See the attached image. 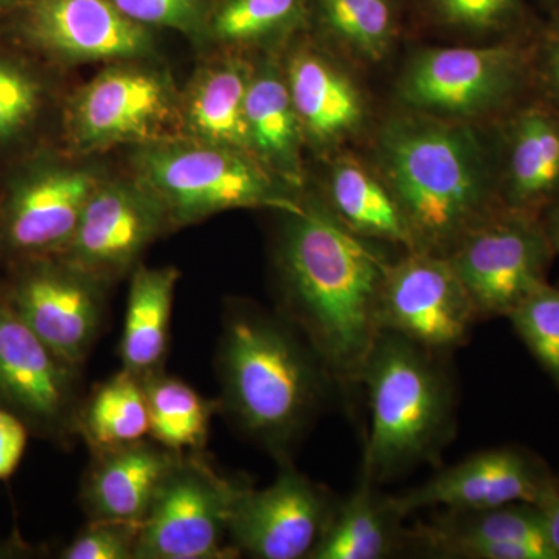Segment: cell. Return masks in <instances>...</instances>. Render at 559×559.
<instances>
[{"mask_svg": "<svg viewBox=\"0 0 559 559\" xmlns=\"http://www.w3.org/2000/svg\"><path fill=\"white\" fill-rule=\"evenodd\" d=\"M285 215L277 245L280 314L316 353L334 389H360L381 333L380 301L389 264L377 241L348 229L325 201L300 198Z\"/></svg>", "mask_w": 559, "mask_h": 559, "instance_id": "6da1fadb", "label": "cell"}, {"mask_svg": "<svg viewBox=\"0 0 559 559\" xmlns=\"http://www.w3.org/2000/svg\"><path fill=\"white\" fill-rule=\"evenodd\" d=\"M374 168L401 210L414 250L448 257L503 210L499 182L473 123L400 114L382 124Z\"/></svg>", "mask_w": 559, "mask_h": 559, "instance_id": "7a4b0ae2", "label": "cell"}, {"mask_svg": "<svg viewBox=\"0 0 559 559\" xmlns=\"http://www.w3.org/2000/svg\"><path fill=\"white\" fill-rule=\"evenodd\" d=\"M216 370L219 414L280 463L290 462L334 389L299 331L259 305L234 300L223 316Z\"/></svg>", "mask_w": 559, "mask_h": 559, "instance_id": "3957f363", "label": "cell"}, {"mask_svg": "<svg viewBox=\"0 0 559 559\" xmlns=\"http://www.w3.org/2000/svg\"><path fill=\"white\" fill-rule=\"evenodd\" d=\"M447 356L381 331L360 378L369 436L360 473L381 485L437 463L455 432L457 392Z\"/></svg>", "mask_w": 559, "mask_h": 559, "instance_id": "277c9868", "label": "cell"}, {"mask_svg": "<svg viewBox=\"0 0 559 559\" xmlns=\"http://www.w3.org/2000/svg\"><path fill=\"white\" fill-rule=\"evenodd\" d=\"M135 180L154 198L171 227L189 226L226 210L299 204L288 183L246 151L200 140L170 139L140 146Z\"/></svg>", "mask_w": 559, "mask_h": 559, "instance_id": "5b68a950", "label": "cell"}, {"mask_svg": "<svg viewBox=\"0 0 559 559\" xmlns=\"http://www.w3.org/2000/svg\"><path fill=\"white\" fill-rule=\"evenodd\" d=\"M40 148L0 173V263L57 255L68 248L87 201L103 182Z\"/></svg>", "mask_w": 559, "mask_h": 559, "instance_id": "8992f818", "label": "cell"}, {"mask_svg": "<svg viewBox=\"0 0 559 559\" xmlns=\"http://www.w3.org/2000/svg\"><path fill=\"white\" fill-rule=\"evenodd\" d=\"M248 487L213 468L204 452L180 454L140 525L135 559L237 558L230 518Z\"/></svg>", "mask_w": 559, "mask_h": 559, "instance_id": "52a82bcc", "label": "cell"}, {"mask_svg": "<svg viewBox=\"0 0 559 559\" xmlns=\"http://www.w3.org/2000/svg\"><path fill=\"white\" fill-rule=\"evenodd\" d=\"M183 124L171 81L159 70L120 64L98 73L62 109V138L73 153L178 139Z\"/></svg>", "mask_w": 559, "mask_h": 559, "instance_id": "ba28073f", "label": "cell"}, {"mask_svg": "<svg viewBox=\"0 0 559 559\" xmlns=\"http://www.w3.org/2000/svg\"><path fill=\"white\" fill-rule=\"evenodd\" d=\"M524 73V51L509 44L430 47L407 62L396 94L407 110L473 123L510 103Z\"/></svg>", "mask_w": 559, "mask_h": 559, "instance_id": "9c48e42d", "label": "cell"}, {"mask_svg": "<svg viewBox=\"0 0 559 559\" xmlns=\"http://www.w3.org/2000/svg\"><path fill=\"white\" fill-rule=\"evenodd\" d=\"M5 270L0 294L10 307L51 352L83 369L100 337L108 286L61 255L13 261Z\"/></svg>", "mask_w": 559, "mask_h": 559, "instance_id": "30bf717a", "label": "cell"}, {"mask_svg": "<svg viewBox=\"0 0 559 559\" xmlns=\"http://www.w3.org/2000/svg\"><path fill=\"white\" fill-rule=\"evenodd\" d=\"M0 38L50 68L148 57L153 38L109 0H31L0 16Z\"/></svg>", "mask_w": 559, "mask_h": 559, "instance_id": "8fae6325", "label": "cell"}, {"mask_svg": "<svg viewBox=\"0 0 559 559\" xmlns=\"http://www.w3.org/2000/svg\"><path fill=\"white\" fill-rule=\"evenodd\" d=\"M551 246L544 223L500 210L448 255L479 319L507 318L547 283Z\"/></svg>", "mask_w": 559, "mask_h": 559, "instance_id": "7c38bea8", "label": "cell"}, {"mask_svg": "<svg viewBox=\"0 0 559 559\" xmlns=\"http://www.w3.org/2000/svg\"><path fill=\"white\" fill-rule=\"evenodd\" d=\"M81 370L36 336L0 294V407L32 436L68 448L79 437Z\"/></svg>", "mask_w": 559, "mask_h": 559, "instance_id": "4fadbf2b", "label": "cell"}, {"mask_svg": "<svg viewBox=\"0 0 559 559\" xmlns=\"http://www.w3.org/2000/svg\"><path fill=\"white\" fill-rule=\"evenodd\" d=\"M477 320L448 257L406 250L389 264L380 301L381 331L448 356L468 342Z\"/></svg>", "mask_w": 559, "mask_h": 559, "instance_id": "5bb4252c", "label": "cell"}, {"mask_svg": "<svg viewBox=\"0 0 559 559\" xmlns=\"http://www.w3.org/2000/svg\"><path fill=\"white\" fill-rule=\"evenodd\" d=\"M270 487L241 492L230 518L231 550L255 559H310L341 500L322 485L280 463Z\"/></svg>", "mask_w": 559, "mask_h": 559, "instance_id": "9a60e30c", "label": "cell"}, {"mask_svg": "<svg viewBox=\"0 0 559 559\" xmlns=\"http://www.w3.org/2000/svg\"><path fill=\"white\" fill-rule=\"evenodd\" d=\"M171 229L159 202L138 180H103L81 213L62 259L109 286L135 264L162 231Z\"/></svg>", "mask_w": 559, "mask_h": 559, "instance_id": "2e32d148", "label": "cell"}, {"mask_svg": "<svg viewBox=\"0 0 559 559\" xmlns=\"http://www.w3.org/2000/svg\"><path fill=\"white\" fill-rule=\"evenodd\" d=\"M551 477L554 474L538 455L518 447H500L469 455L395 499L407 518L436 507L481 510L535 503Z\"/></svg>", "mask_w": 559, "mask_h": 559, "instance_id": "e0dca14e", "label": "cell"}, {"mask_svg": "<svg viewBox=\"0 0 559 559\" xmlns=\"http://www.w3.org/2000/svg\"><path fill=\"white\" fill-rule=\"evenodd\" d=\"M433 558L558 559L538 509L518 502L496 509H443L409 530V549Z\"/></svg>", "mask_w": 559, "mask_h": 559, "instance_id": "ac0fdd59", "label": "cell"}, {"mask_svg": "<svg viewBox=\"0 0 559 559\" xmlns=\"http://www.w3.org/2000/svg\"><path fill=\"white\" fill-rule=\"evenodd\" d=\"M283 68L305 143L318 150H334L362 130L366 98L336 62L322 51L300 47Z\"/></svg>", "mask_w": 559, "mask_h": 559, "instance_id": "d6986e66", "label": "cell"}, {"mask_svg": "<svg viewBox=\"0 0 559 559\" xmlns=\"http://www.w3.org/2000/svg\"><path fill=\"white\" fill-rule=\"evenodd\" d=\"M180 454L148 439L92 452L81 480L80 502L87 521L142 525L162 480Z\"/></svg>", "mask_w": 559, "mask_h": 559, "instance_id": "ffe728a7", "label": "cell"}, {"mask_svg": "<svg viewBox=\"0 0 559 559\" xmlns=\"http://www.w3.org/2000/svg\"><path fill=\"white\" fill-rule=\"evenodd\" d=\"M559 194V117L527 108L516 114L506 135L499 197L503 209L538 216Z\"/></svg>", "mask_w": 559, "mask_h": 559, "instance_id": "44dd1931", "label": "cell"}, {"mask_svg": "<svg viewBox=\"0 0 559 559\" xmlns=\"http://www.w3.org/2000/svg\"><path fill=\"white\" fill-rule=\"evenodd\" d=\"M250 154L275 178L299 189L304 183L305 138L290 98L285 68L275 60L253 68L246 98Z\"/></svg>", "mask_w": 559, "mask_h": 559, "instance_id": "7402d4cb", "label": "cell"}, {"mask_svg": "<svg viewBox=\"0 0 559 559\" xmlns=\"http://www.w3.org/2000/svg\"><path fill=\"white\" fill-rule=\"evenodd\" d=\"M406 514L367 474L341 500L310 559H385L409 549Z\"/></svg>", "mask_w": 559, "mask_h": 559, "instance_id": "603a6c76", "label": "cell"}, {"mask_svg": "<svg viewBox=\"0 0 559 559\" xmlns=\"http://www.w3.org/2000/svg\"><path fill=\"white\" fill-rule=\"evenodd\" d=\"M50 66L0 38V167L35 153L51 108Z\"/></svg>", "mask_w": 559, "mask_h": 559, "instance_id": "cb8c5ba5", "label": "cell"}, {"mask_svg": "<svg viewBox=\"0 0 559 559\" xmlns=\"http://www.w3.org/2000/svg\"><path fill=\"white\" fill-rule=\"evenodd\" d=\"M179 277L173 266H138L132 271L119 355L121 369L139 380L164 370Z\"/></svg>", "mask_w": 559, "mask_h": 559, "instance_id": "d4e9b609", "label": "cell"}, {"mask_svg": "<svg viewBox=\"0 0 559 559\" xmlns=\"http://www.w3.org/2000/svg\"><path fill=\"white\" fill-rule=\"evenodd\" d=\"M325 204L359 237L414 250L406 221L377 168L349 154L331 162Z\"/></svg>", "mask_w": 559, "mask_h": 559, "instance_id": "484cf974", "label": "cell"}, {"mask_svg": "<svg viewBox=\"0 0 559 559\" xmlns=\"http://www.w3.org/2000/svg\"><path fill=\"white\" fill-rule=\"evenodd\" d=\"M252 72L240 58L201 70L182 105L183 128L194 140L250 154L246 98Z\"/></svg>", "mask_w": 559, "mask_h": 559, "instance_id": "4316f807", "label": "cell"}, {"mask_svg": "<svg viewBox=\"0 0 559 559\" xmlns=\"http://www.w3.org/2000/svg\"><path fill=\"white\" fill-rule=\"evenodd\" d=\"M79 437L92 452L148 439V400L143 381L121 369L95 385L81 403Z\"/></svg>", "mask_w": 559, "mask_h": 559, "instance_id": "83f0119b", "label": "cell"}, {"mask_svg": "<svg viewBox=\"0 0 559 559\" xmlns=\"http://www.w3.org/2000/svg\"><path fill=\"white\" fill-rule=\"evenodd\" d=\"M145 384L150 412V439L178 452H204L210 426L219 414L218 400H207L178 377L164 370Z\"/></svg>", "mask_w": 559, "mask_h": 559, "instance_id": "f1b7e54d", "label": "cell"}, {"mask_svg": "<svg viewBox=\"0 0 559 559\" xmlns=\"http://www.w3.org/2000/svg\"><path fill=\"white\" fill-rule=\"evenodd\" d=\"M323 32L349 57L380 62L395 39V13L390 0H314Z\"/></svg>", "mask_w": 559, "mask_h": 559, "instance_id": "f546056e", "label": "cell"}, {"mask_svg": "<svg viewBox=\"0 0 559 559\" xmlns=\"http://www.w3.org/2000/svg\"><path fill=\"white\" fill-rule=\"evenodd\" d=\"M308 0H223L209 17L212 38L230 47H252L290 35L307 16Z\"/></svg>", "mask_w": 559, "mask_h": 559, "instance_id": "4dcf8cb0", "label": "cell"}, {"mask_svg": "<svg viewBox=\"0 0 559 559\" xmlns=\"http://www.w3.org/2000/svg\"><path fill=\"white\" fill-rule=\"evenodd\" d=\"M509 319L533 358L559 389V289L544 283Z\"/></svg>", "mask_w": 559, "mask_h": 559, "instance_id": "1f68e13d", "label": "cell"}, {"mask_svg": "<svg viewBox=\"0 0 559 559\" xmlns=\"http://www.w3.org/2000/svg\"><path fill=\"white\" fill-rule=\"evenodd\" d=\"M128 20L142 27L173 28L197 36L207 28L205 0H109Z\"/></svg>", "mask_w": 559, "mask_h": 559, "instance_id": "d6a6232c", "label": "cell"}, {"mask_svg": "<svg viewBox=\"0 0 559 559\" xmlns=\"http://www.w3.org/2000/svg\"><path fill=\"white\" fill-rule=\"evenodd\" d=\"M140 524L124 521H87L64 549L61 559H135Z\"/></svg>", "mask_w": 559, "mask_h": 559, "instance_id": "836d02e7", "label": "cell"}, {"mask_svg": "<svg viewBox=\"0 0 559 559\" xmlns=\"http://www.w3.org/2000/svg\"><path fill=\"white\" fill-rule=\"evenodd\" d=\"M432 3L447 24L476 35L509 31L521 17L520 0H432Z\"/></svg>", "mask_w": 559, "mask_h": 559, "instance_id": "e575fe53", "label": "cell"}, {"mask_svg": "<svg viewBox=\"0 0 559 559\" xmlns=\"http://www.w3.org/2000/svg\"><path fill=\"white\" fill-rule=\"evenodd\" d=\"M31 436L20 417L0 407V481L10 480L20 468Z\"/></svg>", "mask_w": 559, "mask_h": 559, "instance_id": "d590c367", "label": "cell"}, {"mask_svg": "<svg viewBox=\"0 0 559 559\" xmlns=\"http://www.w3.org/2000/svg\"><path fill=\"white\" fill-rule=\"evenodd\" d=\"M533 506L538 509L551 550L559 559V479L551 477Z\"/></svg>", "mask_w": 559, "mask_h": 559, "instance_id": "8d00e7d4", "label": "cell"}, {"mask_svg": "<svg viewBox=\"0 0 559 559\" xmlns=\"http://www.w3.org/2000/svg\"><path fill=\"white\" fill-rule=\"evenodd\" d=\"M543 75L551 100L557 103L559 108V21L551 32L549 44L546 49Z\"/></svg>", "mask_w": 559, "mask_h": 559, "instance_id": "74e56055", "label": "cell"}, {"mask_svg": "<svg viewBox=\"0 0 559 559\" xmlns=\"http://www.w3.org/2000/svg\"><path fill=\"white\" fill-rule=\"evenodd\" d=\"M40 551L31 544L14 535L9 539H0V559H27L39 557Z\"/></svg>", "mask_w": 559, "mask_h": 559, "instance_id": "f35d334b", "label": "cell"}, {"mask_svg": "<svg viewBox=\"0 0 559 559\" xmlns=\"http://www.w3.org/2000/svg\"><path fill=\"white\" fill-rule=\"evenodd\" d=\"M544 227H546L555 252L559 253V205L551 210L547 219L544 221Z\"/></svg>", "mask_w": 559, "mask_h": 559, "instance_id": "ab89813d", "label": "cell"}, {"mask_svg": "<svg viewBox=\"0 0 559 559\" xmlns=\"http://www.w3.org/2000/svg\"><path fill=\"white\" fill-rule=\"evenodd\" d=\"M31 2V0H0V16L9 13V11L17 9V7L24 5V3Z\"/></svg>", "mask_w": 559, "mask_h": 559, "instance_id": "60d3db41", "label": "cell"}, {"mask_svg": "<svg viewBox=\"0 0 559 559\" xmlns=\"http://www.w3.org/2000/svg\"><path fill=\"white\" fill-rule=\"evenodd\" d=\"M0 173H2V167H0Z\"/></svg>", "mask_w": 559, "mask_h": 559, "instance_id": "b9f144b4", "label": "cell"}]
</instances>
